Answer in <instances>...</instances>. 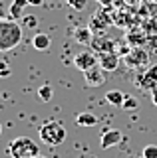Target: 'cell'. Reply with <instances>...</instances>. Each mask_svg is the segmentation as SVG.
<instances>
[{
  "label": "cell",
  "mask_w": 157,
  "mask_h": 158,
  "mask_svg": "<svg viewBox=\"0 0 157 158\" xmlns=\"http://www.w3.org/2000/svg\"><path fill=\"white\" fill-rule=\"evenodd\" d=\"M22 42V26L16 20L0 18V52H10Z\"/></svg>",
  "instance_id": "6da1fadb"
},
{
  "label": "cell",
  "mask_w": 157,
  "mask_h": 158,
  "mask_svg": "<svg viewBox=\"0 0 157 158\" xmlns=\"http://www.w3.org/2000/svg\"><path fill=\"white\" fill-rule=\"evenodd\" d=\"M38 132H40V140L48 146H60L66 140V128L60 121H54V118L42 123Z\"/></svg>",
  "instance_id": "7a4b0ae2"
},
{
  "label": "cell",
  "mask_w": 157,
  "mask_h": 158,
  "mask_svg": "<svg viewBox=\"0 0 157 158\" xmlns=\"http://www.w3.org/2000/svg\"><path fill=\"white\" fill-rule=\"evenodd\" d=\"M12 158H34L40 154V146L28 136H16L8 146Z\"/></svg>",
  "instance_id": "3957f363"
},
{
  "label": "cell",
  "mask_w": 157,
  "mask_h": 158,
  "mask_svg": "<svg viewBox=\"0 0 157 158\" xmlns=\"http://www.w3.org/2000/svg\"><path fill=\"white\" fill-rule=\"evenodd\" d=\"M123 63L129 69H147L149 67V53L141 46L131 48V52L123 57Z\"/></svg>",
  "instance_id": "277c9868"
},
{
  "label": "cell",
  "mask_w": 157,
  "mask_h": 158,
  "mask_svg": "<svg viewBox=\"0 0 157 158\" xmlns=\"http://www.w3.org/2000/svg\"><path fill=\"white\" fill-rule=\"evenodd\" d=\"M114 24V16H110L107 14V10H97V12L92 16V20H90V30L96 34V36H104L105 34V30Z\"/></svg>",
  "instance_id": "5b68a950"
},
{
  "label": "cell",
  "mask_w": 157,
  "mask_h": 158,
  "mask_svg": "<svg viewBox=\"0 0 157 158\" xmlns=\"http://www.w3.org/2000/svg\"><path fill=\"white\" fill-rule=\"evenodd\" d=\"M135 83H137V87L145 89V91L157 89V63L149 65L145 71H141L139 75H137V79H135Z\"/></svg>",
  "instance_id": "8992f818"
},
{
  "label": "cell",
  "mask_w": 157,
  "mask_h": 158,
  "mask_svg": "<svg viewBox=\"0 0 157 158\" xmlns=\"http://www.w3.org/2000/svg\"><path fill=\"white\" fill-rule=\"evenodd\" d=\"M115 46H117V42L110 40L105 34H104V36H94V40H92V44H90L92 52H94L96 56H100V53H107V52H115Z\"/></svg>",
  "instance_id": "52a82bcc"
},
{
  "label": "cell",
  "mask_w": 157,
  "mask_h": 158,
  "mask_svg": "<svg viewBox=\"0 0 157 158\" xmlns=\"http://www.w3.org/2000/svg\"><path fill=\"white\" fill-rule=\"evenodd\" d=\"M84 79H86L87 87H100V85H104V81H105V69L97 63V65H94L92 69L84 71Z\"/></svg>",
  "instance_id": "ba28073f"
},
{
  "label": "cell",
  "mask_w": 157,
  "mask_h": 158,
  "mask_svg": "<svg viewBox=\"0 0 157 158\" xmlns=\"http://www.w3.org/2000/svg\"><path fill=\"white\" fill-rule=\"evenodd\" d=\"M74 65L84 73L87 69H92L94 65H97V56L94 52H80L76 57H74Z\"/></svg>",
  "instance_id": "9c48e42d"
},
{
  "label": "cell",
  "mask_w": 157,
  "mask_h": 158,
  "mask_svg": "<svg viewBox=\"0 0 157 158\" xmlns=\"http://www.w3.org/2000/svg\"><path fill=\"white\" fill-rule=\"evenodd\" d=\"M121 140H123V135H121V131H117V128H110V131L101 132V136H100V146L104 148V150H107V148L117 146Z\"/></svg>",
  "instance_id": "30bf717a"
},
{
  "label": "cell",
  "mask_w": 157,
  "mask_h": 158,
  "mask_svg": "<svg viewBox=\"0 0 157 158\" xmlns=\"http://www.w3.org/2000/svg\"><path fill=\"white\" fill-rule=\"evenodd\" d=\"M119 59L121 57L117 56L115 52H107V53H100V56H97V63H100L105 71H115V69L119 67Z\"/></svg>",
  "instance_id": "8fae6325"
},
{
  "label": "cell",
  "mask_w": 157,
  "mask_h": 158,
  "mask_svg": "<svg viewBox=\"0 0 157 158\" xmlns=\"http://www.w3.org/2000/svg\"><path fill=\"white\" fill-rule=\"evenodd\" d=\"M94 36L96 34L90 30V26H80V28L74 30V40H76L78 44H82V46H90Z\"/></svg>",
  "instance_id": "7c38bea8"
},
{
  "label": "cell",
  "mask_w": 157,
  "mask_h": 158,
  "mask_svg": "<svg viewBox=\"0 0 157 158\" xmlns=\"http://www.w3.org/2000/svg\"><path fill=\"white\" fill-rule=\"evenodd\" d=\"M32 46H34V49H38V52H48L50 46H52V38L44 32H38L36 36L32 38Z\"/></svg>",
  "instance_id": "4fadbf2b"
},
{
  "label": "cell",
  "mask_w": 157,
  "mask_h": 158,
  "mask_svg": "<svg viewBox=\"0 0 157 158\" xmlns=\"http://www.w3.org/2000/svg\"><path fill=\"white\" fill-rule=\"evenodd\" d=\"M26 6H30L28 0H12V4H10V18L12 20L24 18V16H26V14H24V8H26Z\"/></svg>",
  "instance_id": "5bb4252c"
},
{
  "label": "cell",
  "mask_w": 157,
  "mask_h": 158,
  "mask_svg": "<svg viewBox=\"0 0 157 158\" xmlns=\"http://www.w3.org/2000/svg\"><path fill=\"white\" fill-rule=\"evenodd\" d=\"M125 93H121V91H117V89H111V91H107L105 93V101L110 103V105H114V107H121L123 105V101H125Z\"/></svg>",
  "instance_id": "9a60e30c"
},
{
  "label": "cell",
  "mask_w": 157,
  "mask_h": 158,
  "mask_svg": "<svg viewBox=\"0 0 157 158\" xmlns=\"http://www.w3.org/2000/svg\"><path fill=\"white\" fill-rule=\"evenodd\" d=\"M76 123H78V127H94L96 123H97V117L96 115H92V113H80V115L76 117Z\"/></svg>",
  "instance_id": "2e32d148"
},
{
  "label": "cell",
  "mask_w": 157,
  "mask_h": 158,
  "mask_svg": "<svg viewBox=\"0 0 157 158\" xmlns=\"http://www.w3.org/2000/svg\"><path fill=\"white\" fill-rule=\"evenodd\" d=\"M114 24L119 28H125L127 24H129V18H127L125 12H114Z\"/></svg>",
  "instance_id": "e0dca14e"
},
{
  "label": "cell",
  "mask_w": 157,
  "mask_h": 158,
  "mask_svg": "<svg viewBox=\"0 0 157 158\" xmlns=\"http://www.w3.org/2000/svg\"><path fill=\"white\" fill-rule=\"evenodd\" d=\"M52 95H54V91H52V87L50 85H42L40 89H38V97H40V101H50L52 99Z\"/></svg>",
  "instance_id": "ac0fdd59"
},
{
  "label": "cell",
  "mask_w": 157,
  "mask_h": 158,
  "mask_svg": "<svg viewBox=\"0 0 157 158\" xmlns=\"http://www.w3.org/2000/svg\"><path fill=\"white\" fill-rule=\"evenodd\" d=\"M135 32H137V30H131V32L127 34V42H129L133 48H135V46H139V44L143 42V34H135Z\"/></svg>",
  "instance_id": "d6986e66"
},
{
  "label": "cell",
  "mask_w": 157,
  "mask_h": 158,
  "mask_svg": "<svg viewBox=\"0 0 157 158\" xmlns=\"http://www.w3.org/2000/svg\"><path fill=\"white\" fill-rule=\"evenodd\" d=\"M121 107H123V111H133V109H137V107H139V103H137V99H133L131 95H127V97H125V101H123V105H121Z\"/></svg>",
  "instance_id": "ffe728a7"
},
{
  "label": "cell",
  "mask_w": 157,
  "mask_h": 158,
  "mask_svg": "<svg viewBox=\"0 0 157 158\" xmlns=\"http://www.w3.org/2000/svg\"><path fill=\"white\" fill-rule=\"evenodd\" d=\"M141 156L143 158H157V146L155 144H147L143 148V152H141Z\"/></svg>",
  "instance_id": "44dd1931"
},
{
  "label": "cell",
  "mask_w": 157,
  "mask_h": 158,
  "mask_svg": "<svg viewBox=\"0 0 157 158\" xmlns=\"http://www.w3.org/2000/svg\"><path fill=\"white\" fill-rule=\"evenodd\" d=\"M36 24H38V18L34 14H26L24 16V26L26 28H36Z\"/></svg>",
  "instance_id": "7402d4cb"
},
{
  "label": "cell",
  "mask_w": 157,
  "mask_h": 158,
  "mask_svg": "<svg viewBox=\"0 0 157 158\" xmlns=\"http://www.w3.org/2000/svg\"><path fill=\"white\" fill-rule=\"evenodd\" d=\"M68 4H70L72 8H76V10H84L87 0H68Z\"/></svg>",
  "instance_id": "603a6c76"
},
{
  "label": "cell",
  "mask_w": 157,
  "mask_h": 158,
  "mask_svg": "<svg viewBox=\"0 0 157 158\" xmlns=\"http://www.w3.org/2000/svg\"><path fill=\"white\" fill-rule=\"evenodd\" d=\"M8 75H10V69H8V63L0 59V77H8Z\"/></svg>",
  "instance_id": "cb8c5ba5"
},
{
  "label": "cell",
  "mask_w": 157,
  "mask_h": 158,
  "mask_svg": "<svg viewBox=\"0 0 157 158\" xmlns=\"http://www.w3.org/2000/svg\"><path fill=\"white\" fill-rule=\"evenodd\" d=\"M151 103L157 107V89H153V91H151Z\"/></svg>",
  "instance_id": "d4e9b609"
},
{
  "label": "cell",
  "mask_w": 157,
  "mask_h": 158,
  "mask_svg": "<svg viewBox=\"0 0 157 158\" xmlns=\"http://www.w3.org/2000/svg\"><path fill=\"white\" fill-rule=\"evenodd\" d=\"M42 2H44V0H28L30 6H42Z\"/></svg>",
  "instance_id": "484cf974"
},
{
  "label": "cell",
  "mask_w": 157,
  "mask_h": 158,
  "mask_svg": "<svg viewBox=\"0 0 157 158\" xmlns=\"http://www.w3.org/2000/svg\"><path fill=\"white\" fill-rule=\"evenodd\" d=\"M97 2H100L101 6H105V8H110V6H111V0H97Z\"/></svg>",
  "instance_id": "4316f807"
},
{
  "label": "cell",
  "mask_w": 157,
  "mask_h": 158,
  "mask_svg": "<svg viewBox=\"0 0 157 158\" xmlns=\"http://www.w3.org/2000/svg\"><path fill=\"white\" fill-rule=\"evenodd\" d=\"M80 158H97V156H94V154H90V156H87V154H86V156H80Z\"/></svg>",
  "instance_id": "83f0119b"
},
{
  "label": "cell",
  "mask_w": 157,
  "mask_h": 158,
  "mask_svg": "<svg viewBox=\"0 0 157 158\" xmlns=\"http://www.w3.org/2000/svg\"><path fill=\"white\" fill-rule=\"evenodd\" d=\"M125 2H129V4H135V2H137V0H125Z\"/></svg>",
  "instance_id": "f1b7e54d"
},
{
  "label": "cell",
  "mask_w": 157,
  "mask_h": 158,
  "mask_svg": "<svg viewBox=\"0 0 157 158\" xmlns=\"http://www.w3.org/2000/svg\"><path fill=\"white\" fill-rule=\"evenodd\" d=\"M34 158H46V156H42V154H38V156H34Z\"/></svg>",
  "instance_id": "f546056e"
},
{
  "label": "cell",
  "mask_w": 157,
  "mask_h": 158,
  "mask_svg": "<svg viewBox=\"0 0 157 158\" xmlns=\"http://www.w3.org/2000/svg\"><path fill=\"white\" fill-rule=\"evenodd\" d=\"M0 132H2V125H0Z\"/></svg>",
  "instance_id": "4dcf8cb0"
},
{
  "label": "cell",
  "mask_w": 157,
  "mask_h": 158,
  "mask_svg": "<svg viewBox=\"0 0 157 158\" xmlns=\"http://www.w3.org/2000/svg\"><path fill=\"white\" fill-rule=\"evenodd\" d=\"M141 158H143V156H141Z\"/></svg>",
  "instance_id": "1f68e13d"
}]
</instances>
